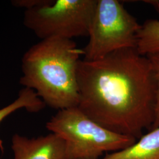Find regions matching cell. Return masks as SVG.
<instances>
[{"mask_svg":"<svg viewBox=\"0 0 159 159\" xmlns=\"http://www.w3.org/2000/svg\"><path fill=\"white\" fill-rule=\"evenodd\" d=\"M78 107L108 130L136 140L154 121L156 83L148 57L136 48L97 60H80Z\"/></svg>","mask_w":159,"mask_h":159,"instance_id":"1","label":"cell"},{"mask_svg":"<svg viewBox=\"0 0 159 159\" xmlns=\"http://www.w3.org/2000/svg\"><path fill=\"white\" fill-rule=\"evenodd\" d=\"M83 55V49L72 40H42L24 54L20 83L33 90L51 108L61 110L77 107V70L80 56Z\"/></svg>","mask_w":159,"mask_h":159,"instance_id":"2","label":"cell"},{"mask_svg":"<svg viewBox=\"0 0 159 159\" xmlns=\"http://www.w3.org/2000/svg\"><path fill=\"white\" fill-rule=\"evenodd\" d=\"M46 128L64 140L68 159H98L104 153L124 150L137 141L106 129L78 107L58 110Z\"/></svg>","mask_w":159,"mask_h":159,"instance_id":"3","label":"cell"},{"mask_svg":"<svg viewBox=\"0 0 159 159\" xmlns=\"http://www.w3.org/2000/svg\"><path fill=\"white\" fill-rule=\"evenodd\" d=\"M97 0H46L25 10L23 23L41 40L89 35Z\"/></svg>","mask_w":159,"mask_h":159,"instance_id":"4","label":"cell"},{"mask_svg":"<svg viewBox=\"0 0 159 159\" xmlns=\"http://www.w3.org/2000/svg\"><path fill=\"white\" fill-rule=\"evenodd\" d=\"M141 27L117 0H97L89 31L84 60H97L114 51L136 48Z\"/></svg>","mask_w":159,"mask_h":159,"instance_id":"5","label":"cell"},{"mask_svg":"<svg viewBox=\"0 0 159 159\" xmlns=\"http://www.w3.org/2000/svg\"><path fill=\"white\" fill-rule=\"evenodd\" d=\"M11 147L14 159H68L64 140L52 133L31 139L15 134Z\"/></svg>","mask_w":159,"mask_h":159,"instance_id":"6","label":"cell"},{"mask_svg":"<svg viewBox=\"0 0 159 159\" xmlns=\"http://www.w3.org/2000/svg\"><path fill=\"white\" fill-rule=\"evenodd\" d=\"M102 159H159V127L143 135L130 147L107 154Z\"/></svg>","mask_w":159,"mask_h":159,"instance_id":"7","label":"cell"},{"mask_svg":"<svg viewBox=\"0 0 159 159\" xmlns=\"http://www.w3.org/2000/svg\"><path fill=\"white\" fill-rule=\"evenodd\" d=\"M46 104L35 91L24 87L18 93L17 98L9 105L0 109V124L8 116L21 108L30 113H37L46 107ZM0 148L2 150V142L0 139Z\"/></svg>","mask_w":159,"mask_h":159,"instance_id":"8","label":"cell"},{"mask_svg":"<svg viewBox=\"0 0 159 159\" xmlns=\"http://www.w3.org/2000/svg\"><path fill=\"white\" fill-rule=\"evenodd\" d=\"M136 49L143 56L159 52V20H150L141 25Z\"/></svg>","mask_w":159,"mask_h":159,"instance_id":"9","label":"cell"},{"mask_svg":"<svg viewBox=\"0 0 159 159\" xmlns=\"http://www.w3.org/2000/svg\"><path fill=\"white\" fill-rule=\"evenodd\" d=\"M146 57L148 58L151 64L157 87L154 110V121L150 130H152L159 127V52L148 55Z\"/></svg>","mask_w":159,"mask_h":159,"instance_id":"10","label":"cell"},{"mask_svg":"<svg viewBox=\"0 0 159 159\" xmlns=\"http://www.w3.org/2000/svg\"><path fill=\"white\" fill-rule=\"evenodd\" d=\"M46 0H17L12 1V4L18 8H24L29 10L40 6L46 2Z\"/></svg>","mask_w":159,"mask_h":159,"instance_id":"11","label":"cell"},{"mask_svg":"<svg viewBox=\"0 0 159 159\" xmlns=\"http://www.w3.org/2000/svg\"><path fill=\"white\" fill-rule=\"evenodd\" d=\"M146 3L153 6L154 8L159 12V0H150V1H143Z\"/></svg>","mask_w":159,"mask_h":159,"instance_id":"12","label":"cell"}]
</instances>
